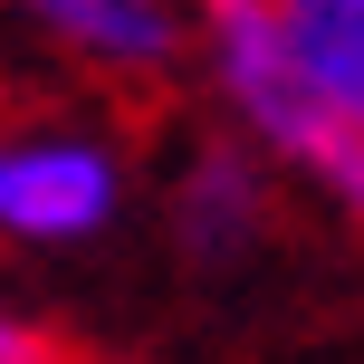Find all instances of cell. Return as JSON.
I'll use <instances>...</instances> for the list:
<instances>
[{"label":"cell","mask_w":364,"mask_h":364,"mask_svg":"<svg viewBox=\"0 0 364 364\" xmlns=\"http://www.w3.org/2000/svg\"><path fill=\"white\" fill-rule=\"evenodd\" d=\"M125 201V164L96 134L38 125V134H0V240L19 250H68L96 240Z\"/></svg>","instance_id":"cell-2"},{"label":"cell","mask_w":364,"mask_h":364,"mask_svg":"<svg viewBox=\"0 0 364 364\" xmlns=\"http://www.w3.org/2000/svg\"><path fill=\"white\" fill-rule=\"evenodd\" d=\"M192 29H201L211 87H220V106L240 115V134H250L269 164L307 173L346 220H364V115H346L307 77V58L288 48L278 10L269 0H201Z\"/></svg>","instance_id":"cell-1"},{"label":"cell","mask_w":364,"mask_h":364,"mask_svg":"<svg viewBox=\"0 0 364 364\" xmlns=\"http://www.w3.org/2000/svg\"><path fill=\"white\" fill-rule=\"evenodd\" d=\"M288 48L307 58V77L346 115H364V0H269Z\"/></svg>","instance_id":"cell-5"},{"label":"cell","mask_w":364,"mask_h":364,"mask_svg":"<svg viewBox=\"0 0 364 364\" xmlns=\"http://www.w3.org/2000/svg\"><path fill=\"white\" fill-rule=\"evenodd\" d=\"M10 10L106 77H164L182 58V38H192L173 0H10Z\"/></svg>","instance_id":"cell-4"},{"label":"cell","mask_w":364,"mask_h":364,"mask_svg":"<svg viewBox=\"0 0 364 364\" xmlns=\"http://www.w3.org/2000/svg\"><path fill=\"white\" fill-rule=\"evenodd\" d=\"M269 240V154L250 134L192 144V164L173 182V250L192 269H240Z\"/></svg>","instance_id":"cell-3"},{"label":"cell","mask_w":364,"mask_h":364,"mask_svg":"<svg viewBox=\"0 0 364 364\" xmlns=\"http://www.w3.org/2000/svg\"><path fill=\"white\" fill-rule=\"evenodd\" d=\"M38 355H58V336H48V326H29V316H10V307H0V364H38Z\"/></svg>","instance_id":"cell-6"}]
</instances>
